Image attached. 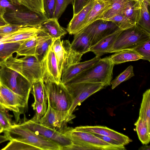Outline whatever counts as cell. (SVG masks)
Instances as JSON below:
<instances>
[{
    "label": "cell",
    "instance_id": "3",
    "mask_svg": "<svg viewBox=\"0 0 150 150\" xmlns=\"http://www.w3.org/2000/svg\"><path fill=\"white\" fill-rule=\"evenodd\" d=\"M3 65L18 72L32 84L36 81L42 80L41 63L34 55L25 56L18 58L12 55L1 66Z\"/></svg>",
    "mask_w": 150,
    "mask_h": 150
},
{
    "label": "cell",
    "instance_id": "25",
    "mask_svg": "<svg viewBox=\"0 0 150 150\" xmlns=\"http://www.w3.org/2000/svg\"><path fill=\"white\" fill-rule=\"evenodd\" d=\"M62 41L64 50V60L62 69V74L70 66L80 62L82 56L76 54L71 50V43L68 40H63Z\"/></svg>",
    "mask_w": 150,
    "mask_h": 150
},
{
    "label": "cell",
    "instance_id": "27",
    "mask_svg": "<svg viewBox=\"0 0 150 150\" xmlns=\"http://www.w3.org/2000/svg\"><path fill=\"white\" fill-rule=\"evenodd\" d=\"M141 8V4L138 1L133 0L128 3L121 13L135 25L139 21Z\"/></svg>",
    "mask_w": 150,
    "mask_h": 150
},
{
    "label": "cell",
    "instance_id": "10",
    "mask_svg": "<svg viewBox=\"0 0 150 150\" xmlns=\"http://www.w3.org/2000/svg\"><path fill=\"white\" fill-rule=\"evenodd\" d=\"M28 102L24 98L16 94L0 83V108L13 112L16 122L20 115L28 109Z\"/></svg>",
    "mask_w": 150,
    "mask_h": 150
},
{
    "label": "cell",
    "instance_id": "36",
    "mask_svg": "<svg viewBox=\"0 0 150 150\" xmlns=\"http://www.w3.org/2000/svg\"><path fill=\"white\" fill-rule=\"evenodd\" d=\"M134 74L133 66L130 65L111 82V88L113 89L122 82L129 79Z\"/></svg>",
    "mask_w": 150,
    "mask_h": 150
},
{
    "label": "cell",
    "instance_id": "24",
    "mask_svg": "<svg viewBox=\"0 0 150 150\" xmlns=\"http://www.w3.org/2000/svg\"><path fill=\"white\" fill-rule=\"evenodd\" d=\"M114 64H119L129 61H134L142 59V56L133 50H127L115 52L109 56Z\"/></svg>",
    "mask_w": 150,
    "mask_h": 150
},
{
    "label": "cell",
    "instance_id": "1",
    "mask_svg": "<svg viewBox=\"0 0 150 150\" xmlns=\"http://www.w3.org/2000/svg\"><path fill=\"white\" fill-rule=\"evenodd\" d=\"M114 65L109 57L101 58L93 65L64 84L80 82L103 83L106 86H110Z\"/></svg>",
    "mask_w": 150,
    "mask_h": 150
},
{
    "label": "cell",
    "instance_id": "42",
    "mask_svg": "<svg viewBox=\"0 0 150 150\" xmlns=\"http://www.w3.org/2000/svg\"><path fill=\"white\" fill-rule=\"evenodd\" d=\"M74 0H57L54 18L58 19L69 4H73Z\"/></svg>",
    "mask_w": 150,
    "mask_h": 150
},
{
    "label": "cell",
    "instance_id": "2",
    "mask_svg": "<svg viewBox=\"0 0 150 150\" xmlns=\"http://www.w3.org/2000/svg\"><path fill=\"white\" fill-rule=\"evenodd\" d=\"M4 135L9 140L20 141L42 150H61L56 143L36 134L19 124L12 125L5 130Z\"/></svg>",
    "mask_w": 150,
    "mask_h": 150
},
{
    "label": "cell",
    "instance_id": "51",
    "mask_svg": "<svg viewBox=\"0 0 150 150\" xmlns=\"http://www.w3.org/2000/svg\"><path fill=\"white\" fill-rule=\"evenodd\" d=\"M13 5L15 6L21 5L19 0H9Z\"/></svg>",
    "mask_w": 150,
    "mask_h": 150
},
{
    "label": "cell",
    "instance_id": "35",
    "mask_svg": "<svg viewBox=\"0 0 150 150\" xmlns=\"http://www.w3.org/2000/svg\"><path fill=\"white\" fill-rule=\"evenodd\" d=\"M105 20L113 22L121 30H126L135 25L121 13L116 15Z\"/></svg>",
    "mask_w": 150,
    "mask_h": 150
},
{
    "label": "cell",
    "instance_id": "40",
    "mask_svg": "<svg viewBox=\"0 0 150 150\" xmlns=\"http://www.w3.org/2000/svg\"><path fill=\"white\" fill-rule=\"evenodd\" d=\"M150 39L133 49L142 56V59L150 61Z\"/></svg>",
    "mask_w": 150,
    "mask_h": 150
},
{
    "label": "cell",
    "instance_id": "19",
    "mask_svg": "<svg viewBox=\"0 0 150 150\" xmlns=\"http://www.w3.org/2000/svg\"><path fill=\"white\" fill-rule=\"evenodd\" d=\"M95 1V0H92L78 13L73 16L66 29L70 34L74 35L81 30L82 24Z\"/></svg>",
    "mask_w": 150,
    "mask_h": 150
},
{
    "label": "cell",
    "instance_id": "6",
    "mask_svg": "<svg viewBox=\"0 0 150 150\" xmlns=\"http://www.w3.org/2000/svg\"><path fill=\"white\" fill-rule=\"evenodd\" d=\"M0 83L28 101L32 84L18 72L5 66L0 68Z\"/></svg>",
    "mask_w": 150,
    "mask_h": 150
},
{
    "label": "cell",
    "instance_id": "56",
    "mask_svg": "<svg viewBox=\"0 0 150 150\" xmlns=\"http://www.w3.org/2000/svg\"><path fill=\"white\" fill-rule=\"evenodd\" d=\"M0 17H1V16H0Z\"/></svg>",
    "mask_w": 150,
    "mask_h": 150
},
{
    "label": "cell",
    "instance_id": "31",
    "mask_svg": "<svg viewBox=\"0 0 150 150\" xmlns=\"http://www.w3.org/2000/svg\"><path fill=\"white\" fill-rule=\"evenodd\" d=\"M150 126V89H147L143 94L139 110V117Z\"/></svg>",
    "mask_w": 150,
    "mask_h": 150
},
{
    "label": "cell",
    "instance_id": "8",
    "mask_svg": "<svg viewBox=\"0 0 150 150\" xmlns=\"http://www.w3.org/2000/svg\"><path fill=\"white\" fill-rule=\"evenodd\" d=\"M3 17L8 23L23 27H38L47 20L44 13L25 9L7 12Z\"/></svg>",
    "mask_w": 150,
    "mask_h": 150
},
{
    "label": "cell",
    "instance_id": "29",
    "mask_svg": "<svg viewBox=\"0 0 150 150\" xmlns=\"http://www.w3.org/2000/svg\"><path fill=\"white\" fill-rule=\"evenodd\" d=\"M140 141L142 144L147 145L150 141V126L143 119L139 117L134 123Z\"/></svg>",
    "mask_w": 150,
    "mask_h": 150
},
{
    "label": "cell",
    "instance_id": "39",
    "mask_svg": "<svg viewBox=\"0 0 150 150\" xmlns=\"http://www.w3.org/2000/svg\"><path fill=\"white\" fill-rule=\"evenodd\" d=\"M19 0L21 5L29 9L37 12L44 13L42 0Z\"/></svg>",
    "mask_w": 150,
    "mask_h": 150
},
{
    "label": "cell",
    "instance_id": "15",
    "mask_svg": "<svg viewBox=\"0 0 150 150\" xmlns=\"http://www.w3.org/2000/svg\"><path fill=\"white\" fill-rule=\"evenodd\" d=\"M73 129L76 130L86 132L109 137L118 141L124 146L132 141V139L127 136L105 126H80Z\"/></svg>",
    "mask_w": 150,
    "mask_h": 150
},
{
    "label": "cell",
    "instance_id": "22",
    "mask_svg": "<svg viewBox=\"0 0 150 150\" xmlns=\"http://www.w3.org/2000/svg\"><path fill=\"white\" fill-rule=\"evenodd\" d=\"M91 47L90 39L86 33L80 31L74 35L71 48L76 54L82 56L90 51Z\"/></svg>",
    "mask_w": 150,
    "mask_h": 150
},
{
    "label": "cell",
    "instance_id": "32",
    "mask_svg": "<svg viewBox=\"0 0 150 150\" xmlns=\"http://www.w3.org/2000/svg\"><path fill=\"white\" fill-rule=\"evenodd\" d=\"M32 92L35 101L41 103H47V97L44 83L40 80L33 83L32 86Z\"/></svg>",
    "mask_w": 150,
    "mask_h": 150
},
{
    "label": "cell",
    "instance_id": "30",
    "mask_svg": "<svg viewBox=\"0 0 150 150\" xmlns=\"http://www.w3.org/2000/svg\"><path fill=\"white\" fill-rule=\"evenodd\" d=\"M36 45V36L24 40L21 44L18 49L16 52V57H18L22 56H35Z\"/></svg>",
    "mask_w": 150,
    "mask_h": 150
},
{
    "label": "cell",
    "instance_id": "13",
    "mask_svg": "<svg viewBox=\"0 0 150 150\" xmlns=\"http://www.w3.org/2000/svg\"><path fill=\"white\" fill-rule=\"evenodd\" d=\"M73 119L69 116L68 112L55 110L48 105L45 114L38 123L63 133L68 128L67 123Z\"/></svg>",
    "mask_w": 150,
    "mask_h": 150
},
{
    "label": "cell",
    "instance_id": "17",
    "mask_svg": "<svg viewBox=\"0 0 150 150\" xmlns=\"http://www.w3.org/2000/svg\"><path fill=\"white\" fill-rule=\"evenodd\" d=\"M38 30L37 27H23L6 35L0 40V43L23 41L36 36Z\"/></svg>",
    "mask_w": 150,
    "mask_h": 150
},
{
    "label": "cell",
    "instance_id": "20",
    "mask_svg": "<svg viewBox=\"0 0 150 150\" xmlns=\"http://www.w3.org/2000/svg\"><path fill=\"white\" fill-rule=\"evenodd\" d=\"M122 30L120 29L102 39L91 47L90 51L99 57L110 53L115 41Z\"/></svg>",
    "mask_w": 150,
    "mask_h": 150
},
{
    "label": "cell",
    "instance_id": "54",
    "mask_svg": "<svg viewBox=\"0 0 150 150\" xmlns=\"http://www.w3.org/2000/svg\"><path fill=\"white\" fill-rule=\"evenodd\" d=\"M4 131V129L1 124L0 123V133Z\"/></svg>",
    "mask_w": 150,
    "mask_h": 150
},
{
    "label": "cell",
    "instance_id": "21",
    "mask_svg": "<svg viewBox=\"0 0 150 150\" xmlns=\"http://www.w3.org/2000/svg\"><path fill=\"white\" fill-rule=\"evenodd\" d=\"M111 0H95L94 4L82 24L81 30L94 21L100 19L103 13L109 8Z\"/></svg>",
    "mask_w": 150,
    "mask_h": 150
},
{
    "label": "cell",
    "instance_id": "33",
    "mask_svg": "<svg viewBox=\"0 0 150 150\" xmlns=\"http://www.w3.org/2000/svg\"><path fill=\"white\" fill-rule=\"evenodd\" d=\"M60 38H59L55 40L52 43L51 47L56 56L59 72L61 77L64 60V50Z\"/></svg>",
    "mask_w": 150,
    "mask_h": 150
},
{
    "label": "cell",
    "instance_id": "55",
    "mask_svg": "<svg viewBox=\"0 0 150 150\" xmlns=\"http://www.w3.org/2000/svg\"><path fill=\"white\" fill-rule=\"evenodd\" d=\"M100 0L104 1H107V0Z\"/></svg>",
    "mask_w": 150,
    "mask_h": 150
},
{
    "label": "cell",
    "instance_id": "43",
    "mask_svg": "<svg viewBox=\"0 0 150 150\" xmlns=\"http://www.w3.org/2000/svg\"><path fill=\"white\" fill-rule=\"evenodd\" d=\"M0 123L4 130L9 128L12 125L8 110L0 108Z\"/></svg>",
    "mask_w": 150,
    "mask_h": 150
},
{
    "label": "cell",
    "instance_id": "34",
    "mask_svg": "<svg viewBox=\"0 0 150 150\" xmlns=\"http://www.w3.org/2000/svg\"><path fill=\"white\" fill-rule=\"evenodd\" d=\"M141 5V8L139 19L137 24L150 33V16L148 9L150 2L145 1Z\"/></svg>",
    "mask_w": 150,
    "mask_h": 150
},
{
    "label": "cell",
    "instance_id": "41",
    "mask_svg": "<svg viewBox=\"0 0 150 150\" xmlns=\"http://www.w3.org/2000/svg\"><path fill=\"white\" fill-rule=\"evenodd\" d=\"M57 0H42L44 13L47 18H54Z\"/></svg>",
    "mask_w": 150,
    "mask_h": 150
},
{
    "label": "cell",
    "instance_id": "48",
    "mask_svg": "<svg viewBox=\"0 0 150 150\" xmlns=\"http://www.w3.org/2000/svg\"><path fill=\"white\" fill-rule=\"evenodd\" d=\"M9 24L3 17H0V27Z\"/></svg>",
    "mask_w": 150,
    "mask_h": 150
},
{
    "label": "cell",
    "instance_id": "44",
    "mask_svg": "<svg viewBox=\"0 0 150 150\" xmlns=\"http://www.w3.org/2000/svg\"><path fill=\"white\" fill-rule=\"evenodd\" d=\"M23 27L11 24L0 27V40L6 35Z\"/></svg>",
    "mask_w": 150,
    "mask_h": 150
},
{
    "label": "cell",
    "instance_id": "12",
    "mask_svg": "<svg viewBox=\"0 0 150 150\" xmlns=\"http://www.w3.org/2000/svg\"><path fill=\"white\" fill-rule=\"evenodd\" d=\"M120 29L113 22L99 19L87 25L81 31L84 32L88 35L91 47L102 39Z\"/></svg>",
    "mask_w": 150,
    "mask_h": 150
},
{
    "label": "cell",
    "instance_id": "52",
    "mask_svg": "<svg viewBox=\"0 0 150 150\" xmlns=\"http://www.w3.org/2000/svg\"><path fill=\"white\" fill-rule=\"evenodd\" d=\"M150 149V146H148L147 145H143L141 146L139 149V150H149Z\"/></svg>",
    "mask_w": 150,
    "mask_h": 150
},
{
    "label": "cell",
    "instance_id": "7",
    "mask_svg": "<svg viewBox=\"0 0 150 150\" xmlns=\"http://www.w3.org/2000/svg\"><path fill=\"white\" fill-rule=\"evenodd\" d=\"M63 133L72 143L85 144L93 150H125L124 146L116 145L107 142L88 132L76 130L69 127Z\"/></svg>",
    "mask_w": 150,
    "mask_h": 150
},
{
    "label": "cell",
    "instance_id": "50",
    "mask_svg": "<svg viewBox=\"0 0 150 150\" xmlns=\"http://www.w3.org/2000/svg\"><path fill=\"white\" fill-rule=\"evenodd\" d=\"M9 140V139L5 135L4 136L0 135V144Z\"/></svg>",
    "mask_w": 150,
    "mask_h": 150
},
{
    "label": "cell",
    "instance_id": "18",
    "mask_svg": "<svg viewBox=\"0 0 150 150\" xmlns=\"http://www.w3.org/2000/svg\"><path fill=\"white\" fill-rule=\"evenodd\" d=\"M36 38L37 45L35 56L41 62L55 40L39 29Z\"/></svg>",
    "mask_w": 150,
    "mask_h": 150
},
{
    "label": "cell",
    "instance_id": "4",
    "mask_svg": "<svg viewBox=\"0 0 150 150\" xmlns=\"http://www.w3.org/2000/svg\"><path fill=\"white\" fill-rule=\"evenodd\" d=\"M150 39V33L137 24L122 30L115 41L110 53L132 50Z\"/></svg>",
    "mask_w": 150,
    "mask_h": 150
},
{
    "label": "cell",
    "instance_id": "46",
    "mask_svg": "<svg viewBox=\"0 0 150 150\" xmlns=\"http://www.w3.org/2000/svg\"><path fill=\"white\" fill-rule=\"evenodd\" d=\"M93 134L98 138L110 144L116 145H122L118 141L109 137L96 134Z\"/></svg>",
    "mask_w": 150,
    "mask_h": 150
},
{
    "label": "cell",
    "instance_id": "23",
    "mask_svg": "<svg viewBox=\"0 0 150 150\" xmlns=\"http://www.w3.org/2000/svg\"><path fill=\"white\" fill-rule=\"evenodd\" d=\"M58 20L54 18L48 19L37 28L55 40L61 38L65 35L67 32L60 25Z\"/></svg>",
    "mask_w": 150,
    "mask_h": 150
},
{
    "label": "cell",
    "instance_id": "11",
    "mask_svg": "<svg viewBox=\"0 0 150 150\" xmlns=\"http://www.w3.org/2000/svg\"><path fill=\"white\" fill-rule=\"evenodd\" d=\"M35 133L41 135L59 145L62 150H67L72 144L71 140L64 133L43 126L30 120L19 124Z\"/></svg>",
    "mask_w": 150,
    "mask_h": 150
},
{
    "label": "cell",
    "instance_id": "5",
    "mask_svg": "<svg viewBox=\"0 0 150 150\" xmlns=\"http://www.w3.org/2000/svg\"><path fill=\"white\" fill-rule=\"evenodd\" d=\"M44 83L48 105L55 110L69 113L73 100L65 85L50 81Z\"/></svg>",
    "mask_w": 150,
    "mask_h": 150
},
{
    "label": "cell",
    "instance_id": "37",
    "mask_svg": "<svg viewBox=\"0 0 150 150\" xmlns=\"http://www.w3.org/2000/svg\"><path fill=\"white\" fill-rule=\"evenodd\" d=\"M1 150H35L38 149L25 143L15 140H11Z\"/></svg>",
    "mask_w": 150,
    "mask_h": 150
},
{
    "label": "cell",
    "instance_id": "28",
    "mask_svg": "<svg viewBox=\"0 0 150 150\" xmlns=\"http://www.w3.org/2000/svg\"><path fill=\"white\" fill-rule=\"evenodd\" d=\"M23 41L0 43V67L14 53L17 51Z\"/></svg>",
    "mask_w": 150,
    "mask_h": 150
},
{
    "label": "cell",
    "instance_id": "45",
    "mask_svg": "<svg viewBox=\"0 0 150 150\" xmlns=\"http://www.w3.org/2000/svg\"><path fill=\"white\" fill-rule=\"evenodd\" d=\"M92 0H74L73 5V16H74L84 7L89 4Z\"/></svg>",
    "mask_w": 150,
    "mask_h": 150
},
{
    "label": "cell",
    "instance_id": "16",
    "mask_svg": "<svg viewBox=\"0 0 150 150\" xmlns=\"http://www.w3.org/2000/svg\"><path fill=\"white\" fill-rule=\"evenodd\" d=\"M101 59L100 57L96 56L90 60L82 62H78L69 67L62 74L61 82L65 84L79 74L88 69Z\"/></svg>",
    "mask_w": 150,
    "mask_h": 150
},
{
    "label": "cell",
    "instance_id": "38",
    "mask_svg": "<svg viewBox=\"0 0 150 150\" xmlns=\"http://www.w3.org/2000/svg\"><path fill=\"white\" fill-rule=\"evenodd\" d=\"M34 110L35 111L33 117L30 120L35 122L38 123L40 120L45 115L47 107V103H41L34 101L32 105Z\"/></svg>",
    "mask_w": 150,
    "mask_h": 150
},
{
    "label": "cell",
    "instance_id": "49",
    "mask_svg": "<svg viewBox=\"0 0 150 150\" xmlns=\"http://www.w3.org/2000/svg\"><path fill=\"white\" fill-rule=\"evenodd\" d=\"M6 12V8L0 6V16L3 17L4 15Z\"/></svg>",
    "mask_w": 150,
    "mask_h": 150
},
{
    "label": "cell",
    "instance_id": "9",
    "mask_svg": "<svg viewBox=\"0 0 150 150\" xmlns=\"http://www.w3.org/2000/svg\"><path fill=\"white\" fill-rule=\"evenodd\" d=\"M73 100L72 106L69 111V117L74 118L73 113L76 107L87 98L106 86L103 83L80 82L65 84Z\"/></svg>",
    "mask_w": 150,
    "mask_h": 150
},
{
    "label": "cell",
    "instance_id": "26",
    "mask_svg": "<svg viewBox=\"0 0 150 150\" xmlns=\"http://www.w3.org/2000/svg\"><path fill=\"white\" fill-rule=\"evenodd\" d=\"M133 0H111L110 6L103 13L100 19L105 20L121 13L128 3Z\"/></svg>",
    "mask_w": 150,
    "mask_h": 150
},
{
    "label": "cell",
    "instance_id": "53",
    "mask_svg": "<svg viewBox=\"0 0 150 150\" xmlns=\"http://www.w3.org/2000/svg\"><path fill=\"white\" fill-rule=\"evenodd\" d=\"M138 1L140 4L145 1H150V0H135Z\"/></svg>",
    "mask_w": 150,
    "mask_h": 150
},
{
    "label": "cell",
    "instance_id": "14",
    "mask_svg": "<svg viewBox=\"0 0 150 150\" xmlns=\"http://www.w3.org/2000/svg\"><path fill=\"white\" fill-rule=\"evenodd\" d=\"M41 63L42 80L44 83L48 81L61 82L57 61L51 46Z\"/></svg>",
    "mask_w": 150,
    "mask_h": 150
},
{
    "label": "cell",
    "instance_id": "47",
    "mask_svg": "<svg viewBox=\"0 0 150 150\" xmlns=\"http://www.w3.org/2000/svg\"><path fill=\"white\" fill-rule=\"evenodd\" d=\"M0 6L9 9L11 11H14L17 9L15 6L13 5L9 0H0Z\"/></svg>",
    "mask_w": 150,
    "mask_h": 150
}]
</instances>
